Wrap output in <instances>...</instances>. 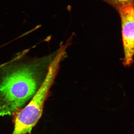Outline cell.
<instances>
[{
  "label": "cell",
  "instance_id": "obj_1",
  "mask_svg": "<svg viewBox=\"0 0 134 134\" xmlns=\"http://www.w3.org/2000/svg\"><path fill=\"white\" fill-rule=\"evenodd\" d=\"M46 60L5 68L0 78V116L14 114L35 95Z\"/></svg>",
  "mask_w": 134,
  "mask_h": 134
},
{
  "label": "cell",
  "instance_id": "obj_2",
  "mask_svg": "<svg viewBox=\"0 0 134 134\" xmlns=\"http://www.w3.org/2000/svg\"><path fill=\"white\" fill-rule=\"evenodd\" d=\"M53 84L50 78L44 79L30 103L17 114L12 134H30L42 116L46 100Z\"/></svg>",
  "mask_w": 134,
  "mask_h": 134
},
{
  "label": "cell",
  "instance_id": "obj_3",
  "mask_svg": "<svg viewBox=\"0 0 134 134\" xmlns=\"http://www.w3.org/2000/svg\"><path fill=\"white\" fill-rule=\"evenodd\" d=\"M121 22L122 36L124 57L122 63L129 66L134 57V5L120 8L118 10Z\"/></svg>",
  "mask_w": 134,
  "mask_h": 134
},
{
  "label": "cell",
  "instance_id": "obj_4",
  "mask_svg": "<svg viewBox=\"0 0 134 134\" xmlns=\"http://www.w3.org/2000/svg\"><path fill=\"white\" fill-rule=\"evenodd\" d=\"M107 3L117 11L120 8L129 5H134V0H102Z\"/></svg>",
  "mask_w": 134,
  "mask_h": 134
}]
</instances>
